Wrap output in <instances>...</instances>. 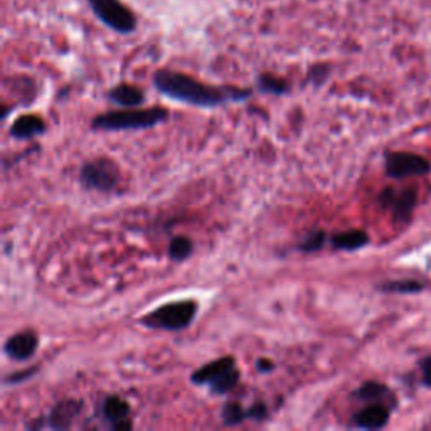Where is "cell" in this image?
Wrapping results in <instances>:
<instances>
[{
	"label": "cell",
	"mask_w": 431,
	"mask_h": 431,
	"mask_svg": "<svg viewBox=\"0 0 431 431\" xmlns=\"http://www.w3.org/2000/svg\"><path fill=\"white\" fill-rule=\"evenodd\" d=\"M155 90L165 98L199 108H216L226 103H241L253 96V90L238 86H212L189 76V74L159 69L154 74Z\"/></svg>",
	"instance_id": "6da1fadb"
},
{
	"label": "cell",
	"mask_w": 431,
	"mask_h": 431,
	"mask_svg": "<svg viewBox=\"0 0 431 431\" xmlns=\"http://www.w3.org/2000/svg\"><path fill=\"white\" fill-rule=\"evenodd\" d=\"M170 111L164 106L150 108H123L101 113L91 120V130L96 132H138V130L155 128L165 123Z\"/></svg>",
	"instance_id": "7a4b0ae2"
},
{
	"label": "cell",
	"mask_w": 431,
	"mask_h": 431,
	"mask_svg": "<svg viewBox=\"0 0 431 431\" xmlns=\"http://www.w3.org/2000/svg\"><path fill=\"white\" fill-rule=\"evenodd\" d=\"M199 313V303L196 300L184 298L177 302L160 305L138 318V323L154 331L180 332L192 326Z\"/></svg>",
	"instance_id": "3957f363"
},
{
	"label": "cell",
	"mask_w": 431,
	"mask_h": 431,
	"mask_svg": "<svg viewBox=\"0 0 431 431\" xmlns=\"http://www.w3.org/2000/svg\"><path fill=\"white\" fill-rule=\"evenodd\" d=\"M122 180V170L110 157H96L86 160L80 169V184L86 191L113 192Z\"/></svg>",
	"instance_id": "277c9868"
},
{
	"label": "cell",
	"mask_w": 431,
	"mask_h": 431,
	"mask_svg": "<svg viewBox=\"0 0 431 431\" xmlns=\"http://www.w3.org/2000/svg\"><path fill=\"white\" fill-rule=\"evenodd\" d=\"M95 16L118 34H130L135 31L137 21L132 11L120 0H88Z\"/></svg>",
	"instance_id": "5b68a950"
},
{
	"label": "cell",
	"mask_w": 431,
	"mask_h": 431,
	"mask_svg": "<svg viewBox=\"0 0 431 431\" xmlns=\"http://www.w3.org/2000/svg\"><path fill=\"white\" fill-rule=\"evenodd\" d=\"M431 170L430 162L410 152H391L386 155V174L393 179L425 175Z\"/></svg>",
	"instance_id": "8992f818"
},
{
	"label": "cell",
	"mask_w": 431,
	"mask_h": 431,
	"mask_svg": "<svg viewBox=\"0 0 431 431\" xmlns=\"http://www.w3.org/2000/svg\"><path fill=\"white\" fill-rule=\"evenodd\" d=\"M39 347V336L34 331L12 333L4 344V354L16 363H27Z\"/></svg>",
	"instance_id": "52a82bcc"
},
{
	"label": "cell",
	"mask_w": 431,
	"mask_h": 431,
	"mask_svg": "<svg viewBox=\"0 0 431 431\" xmlns=\"http://www.w3.org/2000/svg\"><path fill=\"white\" fill-rule=\"evenodd\" d=\"M83 411V401L66 398V400L58 401L51 407L49 415L46 416V423L53 430H68L71 428L74 421Z\"/></svg>",
	"instance_id": "ba28073f"
},
{
	"label": "cell",
	"mask_w": 431,
	"mask_h": 431,
	"mask_svg": "<svg viewBox=\"0 0 431 431\" xmlns=\"http://www.w3.org/2000/svg\"><path fill=\"white\" fill-rule=\"evenodd\" d=\"M233 368H236V359L233 355H222L194 370L191 374V383L194 386H209Z\"/></svg>",
	"instance_id": "9c48e42d"
},
{
	"label": "cell",
	"mask_w": 431,
	"mask_h": 431,
	"mask_svg": "<svg viewBox=\"0 0 431 431\" xmlns=\"http://www.w3.org/2000/svg\"><path fill=\"white\" fill-rule=\"evenodd\" d=\"M46 130H48V125L37 115H21L12 122L11 128H9V135L16 140L26 142L32 140L34 137L44 135Z\"/></svg>",
	"instance_id": "30bf717a"
},
{
	"label": "cell",
	"mask_w": 431,
	"mask_h": 431,
	"mask_svg": "<svg viewBox=\"0 0 431 431\" xmlns=\"http://www.w3.org/2000/svg\"><path fill=\"white\" fill-rule=\"evenodd\" d=\"M379 202H381L383 206L391 207L398 219H406L415 207L416 191H413V189H406V191L398 194L393 191V189H384L381 196H379Z\"/></svg>",
	"instance_id": "8fae6325"
},
{
	"label": "cell",
	"mask_w": 431,
	"mask_h": 431,
	"mask_svg": "<svg viewBox=\"0 0 431 431\" xmlns=\"http://www.w3.org/2000/svg\"><path fill=\"white\" fill-rule=\"evenodd\" d=\"M354 425L363 430L384 428L389 421V407L384 403H369L354 415Z\"/></svg>",
	"instance_id": "7c38bea8"
},
{
	"label": "cell",
	"mask_w": 431,
	"mask_h": 431,
	"mask_svg": "<svg viewBox=\"0 0 431 431\" xmlns=\"http://www.w3.org/2000/svg\"><path fill=\"white\" fill-rule=\"evenodd\" d=\"M106 98L111 103L120 106V108H140L145 103L147 96L142 88L135 85H128V83H120L115 88L106 93Z\"/></svg>",
	"instance_id": "4fadbf2b"
},
{
	"label": "cell",
	"mask_w": 431,
	"mask_h": 431,
	"mask_svg": "<svg viewBox=\"0 0 431 431\" xmlns=\"http://www.w3.org/2000/svg\"><path fill=\"white\" fill-rule=\"evenodd\" d=\"M130 413H132V407H130L128 401L118 395L106 396L101 403V418L110 425V428L120 421L128 420Z\"/></svg>",
	"instance_id": "5bb4252c"
},
{
	"label": "cell",
	"mask_w": 431,
	"mask_h": 431,
	"mask_svg": "<svg viewBox=\"0 0 431 431\" xmlns=\"http://www.w3.org/2000/svg\"><path fill=\"white\" fill-rule=\"evenodd\" d=\"M331 244L333 249H339V251H358V249L368 246L369 234L364 229L342 231V233L332 236Z\"/></svg>",
	"instance_id": "9a60e30c"
},
{
	"label": "cell",
	"mask_w": 431,
	"mask_h": 431,
	"mask_svg": "<svg viewBox=\"0 0 431 431\" xmlns=\"http://www.w3.org/2000/svg\"><path fill=\"white\" fill-rule=\"evenodd\" d=\"M256 86L259 93H265V95H275V96H284L290 93V85L289 81L276 78L275 74L263 73L259 74L256 80Z\"/></svg>",
	"instance_id": "2e32d148"
},
{
	"label": "cell",
	"mask_w": 431,
	"mask_h": 431,
	"mask_svg": "<svg viewBox=\"0 0 431 431\" xmlns=\"http://www.w3.org/2000/svg\"><path fill=\"white\" fill-rule=\"evenodd\" d=\"M248 420V407L238 401H228L221 407V421L224 426H239Z\"/></svg>",
	"instance_id": "e0dca14e"
},
{
	"label": "cell",
	"mask_w": 431,
	"mask_h": 431,
	"mask_svg": "<svg viewBox=\"0 0 431 431\" xmlns=\"http://www.w3.org/2000/svg\"><path fill=\"white\" fill-rule=\"evenodd\" d=\"M354 396L364 403H383L384 398L389 396V389L381 383H364L359 389H355Z\"/></svg>",
	"instance_id": "ac0fdd59"
},
{
	"label": "cell",
	"mask_w": 431,
	"mask_h": 431,
	"mask_svg": "<svg viewBox=\"0 0 431 431\" xmlns=\"http://www.w3.org/2000/svg\"><path fill=\"white\" fill-rule=\"evenodd\" d=\"M194 253V241L189 236H174L169 243V256L174 261H185L192 256Z\"/></svg>",
	"instance_id": "d6986e66"
},
{
	"label": "cell",
	"mask_w": 431,
	"mask_h": 431,
	"mask_svg": "<svg viewBox=\"0 0 431 431\" xmlns=\"http://www.w3.org/2000/svg\"><path fill=\"white\" fill-rule=\"evenodd\" d=\"M239 379H241V373L238 368H233L231 370H228L226 374H222V376L219 379H216L214 383L209 384V391L211 395H216V396H226L229 395L233 389L238 386L239 384Z\"/></svg>",
	"instance_id": "ffe728a7"
},
{
	"label": "cell",
	"mask_w": 431,
	"mask_h": 431,
	"mask_svg": "<svg viewBox=\"0 0 431 431\" xmlns=\"http://www.w3.org/2000/svg\"><path fill=\"white\" fill-rule=\"evenodd\" d=\"M328 241V236L323 229H313L310 231V233L305 236L303 239L298 241V244H296V249H298L300 253L305 254H312L321 251V249L326 246Z\"/></svg>",
	"instance_id": "44dd1931"
},
{
	"label": "cell",
	"mask_w": 431,
	"mask_h": 431,
	"mask_svg": "<svg viewBox=\"0 0 431 431\" xmlns=\"http://www.w3.org/2000/svg\"><path fill=\"white\" fill-rule=\"evenodd\" d=\"M379 290L388 291V294H418V291L423 290V285L411 280L388 281V284L379 286Z\"/></svg>",
	"instance_id": "7402d4cb"
},
{
	"label": "cell",
	"mask_w": 431,
	"mask_h": 431,
	"mask_svg": "<svg viewBox=\"0 0 431 431\" xmlns=\"http://www.w3.org/2000/svg\"><path fill=\"white\" fill-rule=\"evenodd\" d=\"M37 370H39V365H31V368H26L22 370H16V373L7 374V376L4 378V386H17V384L29 381V379L36 376Z\"/></svg>",
	"instance_id": "603a6c76"
},
{
	"label": "cell",
	"mask_w": 431,
	"mask_h": 431,
	"mask_svg": "<svg viewBox=\"0 0 431 431\" xmlns=\"http://www.w3.org/2000/svg\"><path fill=\"white\" fill-rule=\"evenodd\" d=\"M268 416H270V410H268L265 401H256L248 407L249 421H258V423H261V421L268 420Z\"/></svg>",
	"instance_id": "cb8c5ba5"
},
{
	"label": "cell",
	"mask_w": 431,
	"mask_h": 431,
	"mask_svg": "<svg viewBox=\"0 0 431 431\" xmlns=\"http://www.w3.org/2000/svg\"><path fill=\"white\" fill-rule=\"evenodd\" d=\"M328 74H331V68L323 66V64H318V66H313L308 71V81L315 86H321L327 81Z\"/></svg>",
	"instance_id": "d4e9b609"
},
{
	"label": "cell",
	"mask_w": 431,
	"mask_h": 431,
	"mask_svg": "<svg viewBox=\"0 0 431 431\" xmlns=\"http://www.w3.org/2000/svg\"><path fill=\"white\" fill-rule=\"evenodd\" d=\"M254 369H256L259 374H270L276 369V364H275V360H271L268 358H259V359H256V363H254Z\"/></svg>",
	"instance_id": "484cf974"
},
{
	"label": "cell",
	"mask_w": 431,
	"mask_h": 431,
	"mask_svg": "<svg viewBox=\"0 0 431 431\" xmlns=\"http://www.w3.org/2000/svg\"><path fill=\"white\" fill-rule=\"evenodd\" d=\"M423 381L426 386L431 388V355L425 359L423 363Z\"/></svg>",
	"instance_id": "4316f807"
},
{
	"label": "cell",
	"mask_w": 431,
	"mask_h": 431,
	"mask_svg": "<svg viewBox=\"0 0 431 431\" xmlns=\"http://www.w3.org/2000/svg\"><path fill=\"white\" fill-rule=\"evenodd\" d=\"M132 428H133V423H132V420H130V418L120 421V423L111 426V430H113V431H128Z\"/></svg>",
	"instance_id": "83f0119b"
}]
</instances>
